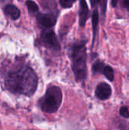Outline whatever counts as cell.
Returning <instances> with one entry per match:
<instances>
[{
  "mask_svg": "<svg viewBox=\"0 0 129 130\" xmlns=\"http://www.w3.org/2000/svg\"><path fill=\"white\" fill-rule=\"evenodd\" d=\"M37 84L38 78L36 73L28 66H23L10 72L5 79V87L9 91L27 96L34 94Z\"/></svg>",
  "mask_w": 129,
  "mask_h": 130,
  "instance_id": "cell-1",
  "label": "cell"
},
{
  "mask_svg": "<svg viewBox=\"0 0 129 130\" xmlns=\"http://www.w3.org/2000/svg\"><path fill=\"white\" fill-rule=\"evenodd\" d=\"M87 49L86 41L80 40L74 43L70 50V57L72 62V70L75 78L83 82L87 77Z\"/></svg>",
  "mask_w": 129,
  "mask_h": 130,
  "instance_id": "cell-2",
  "label": "cell"
},
{
  "mask_svg": "<svg viewBox=\"0 0 129 130\" xmlns=\"http://www.w3.org/2000/svg\"><path fill=\"white\" fill-rule=\"evenodd\" d=\"M62 101L61 89L57 86L48 88L45 95L40 100L39 104L41 110L45 113H52L58 110Z\"/></svg>",
  "mask_w": 129,
  "mask_h": 130,
  "instance_id": "cell-3",
  "label": "cell"
},
{
  "mask_svg": "<svg viewBox=\"0 0 129 130\" xmlns=\"http://www.w3.org/2000/svg\"><path fill=\"white\" fill-rule=\"evenodd\" d=\"M40 39L42 43L49 49L53 50H59L60 44L57 39V37L53 30H45L40 34Z\"/></svg>",
  "mask_w": 129,
  "mask_h": 130,
  "instance_id": "cell-4",
  "label": "cell"
},
{
  "mask_svg": "<svg viewBox=\"0 0 129 130\" xmlns=\"http://www.w3.org/2000/svg\"><path fill=\"white\" fill-rule=\"evenodd\" d=\"M36 21L39 25L45 28L53 27L56 23V16L54 14H43L38 13L36 14Z\"/></svg>",
  "mask_w": 129,
  "mask_h": 130,
  "instance_id": "cell-5",
  "label": "cell"
},
{
  "mask_svg": "<svg viewBox=\"0 0 129 130\" xmlns=\"http://www.w3.org/2000/svg\"><path fill=\"white\" fill-rule=\"evenodd\" d=\"M95 94L100 100H107L112 94V88L107 83L102 82L97 86Z\"/></svg>",
  "mask_w": 129,
  "mask_h": 130,
  "instance_id": "cell-6",
  "label": "cell"
},
{
  "mask_svg": "<svg viewBox=\"0 0 129 130\" xmlns=\"http://www.w3.org/2000/svg\"><path fill=\"white\" fill-rule=\"evenodd\" d=\"M89 16H90V11L86 1L81 0L80 9H79V24L81 27H84Z\"/></svg>",
  "mask_w": 129,
  "mask_h": 130,
  "instance_id": "cell-7",
  "label": "cell"
},
{
  "mask_svg": "<svg viewBox=\"0 0 129 130\" xmlns=\"http://www.w3.org/2000/svg\"><path fill=\"white\" fill-rule=\"evenodd\" d=\"M5 12L6 14L9 15L12 19L16 20L20 17V10L13 5H8L5 7Z\"/></svg>",
  "mask_w": 129,
  "mask_h": 130,
  "instance_id": "cell-8",
  "label": "cell"
},
{
  "mask_svg": "<svg viewBox=\"0 0 129 130\" xmlns=\"http://www.w3.org/2000/svg\"><path fill=\"white\" fill-rule=\"evenodd\" d=\"M98 24H99V13L97 9H94L92 14V26H93V34H94L93 43H94L97 34L98 32Z\"/></svg>",
  "mask_w": 129,
  "mask_h": 130,
  "instance_id": "cell-9",
  "label": "cell"
},
{
  "mask_svg": "<svg viewBox=\"0 0 129 130\" xmlns=\"http://www.w3.org/2000/svg\"><path fill=\"white\" fill-rule=\"evenodd\" d=\"M92 7L98 6L100 8L101 14L103 17H105L106 11V5H107V0H90Z\"/></svg>",
  "mask_w": 129,
  "mask_h": 130,
  "instance_id": "cell-10",
  "label": "cell"
},
{
  "mask_svg": "<svg viewBox=\"0 0 129 130\" xmlns=\"http://www.w3.org/2000/svg\"><path fill=\"white\" fill-rule=\"evenodd\" d=\"M102 74H103L106 76V78L110 82H113L114 80V71L111 66L105 65V66L103 67Z\"/></svg>",
  "mask_w": 129,
  "mask_h": 130,
  "instance_id": "cell-11",
  "label": "cell"
},
{
  "mask_svg": "<svg viewBox=\"0 0 129 130\" xmlns=\"http://www.w3.org/2000/svg\"><path fill=\"white\" fill-rule=\"evenodd\" d=\"M104 66H105V64L103 62H102L100 60H97L95 63H94V65L92 66V70H93L94 74L102 73Z\"/></svg>",
  "mask_w": 129,
  "mask_h": 130,
  "instance_id": "cell-12",
  "label": "cell"
},
{
  "mask_svg": "<svg viewBox=\"0 0 129 130\" xmlns=\"http://www.w3.org/2000/svg\"><path fill=\"white\" fill-rule=\"evenodd\" d=\"M26 5L27 6L28 11L30 14H36L38 12V10H39L38 6L34 2L31 1V0H28V1H27Z\"/></svg>",
  "mask_w": 129,
  "mask_h": 130,
  "instance_id": "cell-13",
  "label": "cell"
},
{
  "mask_svg": "<svg viewBox=\"0 0 129 130\" xmlns=\"http://www.w3.org/2000/svg\"><path fill=\"white\" fill-rule=\"evenodd\" d=\"M75 1L76 0H59V3L62 8H69L73 5V4L75 2Z\"/></svg>",
  "mask_w": 129,
  "mask_h": 130,
  "instance_id": "cell-14",
  "label": "cell"
},
{
  "mask_svg": "<svg viewBox=\"0 0 129 130\" xmlns=\"http://www.w3.org/2000/svg\"><path fill=\"white\" fill-rule=\"evenodd\" d=\"M119 113L124 118H129V110L126 107H122L119 110Z\"/></svg>",
  "mask_w": 129,
  "mask_h": 130,
  "instance_id": "cell-15",
  "label": "cell"
},
{
  "mask_svg": "<svg viewBox=\"0 0 129 130\" xmlns=\"http://www.w3.org/2000/svg\"><path fill=\"white\" fill-rule=\"evenodd\" d=\"M122 3L123 6L129 11V0H122Z\"/></svg>",
  "mask_w": 129,
  "mask_h": 130,
  "instance_id": "cell-16",
  "label": "cell"
},
{
  "mask_svg": "<svg viewBox=\"0 0 129 130\" xmlns=\"http://www.w3.org/2000/svg\"><path fill=\"white\" fill-rule=\"evenodd\" d=\"M117 2H118V0H111L112 5H113V6H116V4H117Z\"/></svg>",
  "mask_w": 129,
  "mask_h": 130,
  "instance_id": "cell-17",
  "label": "cell"
}]
</instances>
